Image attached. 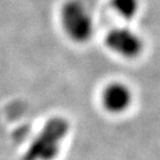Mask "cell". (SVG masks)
I'll use <instances>...</instances> for the list:
<instances>
[{
	"mask_svg": "<svg viewBox=\"0 0 160 160\" xmlns=\"http://www.w3.org/2000/svg\"><path fill=\"white\" fill-rule=\"evenodd\" d=\"M69 123L63 118L46 122L25 155V160H52L59 152L61 142L68 134Z\"/></svg>",
	"mask_w": 160,
	"mask_h": 160,
	"instance_id": "1",
	"label": "cell"
},
{
	"mask_svg": "<svg viewBox=\"0 0 160 160\" xmlns=\"http://www.w3.org/2000/svg\"><path fill=\"white\" fill-rule=\"evenodd\" d=\"M133 94L131 88L122 82H112L103 88L101 103L112 114H122L131 107Z\"/></svg>",
	"mask_w": 160,
	"mask_h": 160,
	"instance_id": "2",
	"label": "cell"
},
{
	"mask_svg": "<svg viewBox=\"0 0 160 160\" xmlns=\"http://www.w3.org/2000/svg\"><path fill=\"white\" fill-rule=\"evenodd\" d=\"M106 43L110 50L125 58H134L142 50L141 40L128 30H114L107 36Z\"/></svg>",
	"mask_w": 160,
	"mask_h": 160,
	"instance_id": "3",
	"label": "cell"
},
{
	"mask_svg": "<svg viewBox=\"0 0 160 160\" xmlns=\"http://www.w3.org/2000/svg\"><path fill=\"white\" fill-rule=\"evenodd\" d=\"M64 28L74 40H87L92 32V24L89 18L78 8L67 10L64 14Z\"/></svg>",
	"mask_w": 160,
	"mask_h": 160,
	"instance_id": "4",
	"label": "cell"
}]
</instances>
